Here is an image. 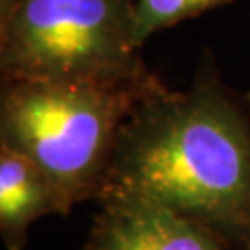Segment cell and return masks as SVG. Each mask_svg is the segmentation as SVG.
Instances as JSON below:
<instances>
[{
  "label": "cell",
  "instance_id": "obj_1",
  "mask_svg": "<svg viewBox=\"0 0 250 250\" xmlns=\"http://www.w3.org/2000/svg\"><path fill=\"white\" fill-rule=\"evenodd\" d=\"M141 197L250 250V102L204 50L188 89L165 85L134 106L119 132L100 198Z\"/></svg>",
  "mask_w": 250,
  "mask_h": 250
},
{
  "label": "cell",
  "instance_id": "obj_6",
  "mask_svg": "<svg viewBox=\"0 0 250 250\" xmlns=\"http://www.w3.org/2000/svg\"><path fill=\"white\" fill-rule=\"evenodd\" d=\"M226 2L232 0H137L134 22L135 45L141 48L154 34Z\"/></svg>",
  "mask_w": 250,
  "mask_h": 250
},
{
  "label": "cell",
  "instance_id": "obj_8",
  "mask_svg": "<svg viewBox=\"0 0 250 250\" xmlns=\"http://www.w3.org/2000/svg\"><path fill=\"white\" fill-rule=\"evenodd\" d=\"M247 100L250 102V89H249V93H247Z\"/></svg>",
  "mask_w": 250,
  "mask_h": 250
},
{
  "label": "cell",
  "instance_id": "obj_3",
  "mask_svg": "<svg viewBox=\"0 0 250 250\" xmlns=\"http://www.w3.org/2000/svg\"><path fill=\"white\" fill-rule=\"evenodd\" d=\"M137 0H19L0 19L2 82H143Z\"/></svg>",
  "mask_w": 250,
  "mask_h": 250
},
{
  "label": "cell",
  "instance_id": "obj_7",
  "mask_svg": "<svg viewBox=\"0 0 250 250\" xmlns=\"http://www.w3.org/2000/svg\"><path fill=\"white\" fill-rule=\"evenodd\" d=\"M19 0H0V19L8 17L9 11L17 6Z\"/></svg>",
  "mask_w": 250,
  "mask_h": 250
},
{
  "label": "cell",
  "instance_id": "obj_5",
  "mask_svg": "<svg viewBox=\"0 0 250 250\" xmlns=\"http://www.w3.org/2000/svg\"><path fill=\"white\" fill-rule=\"evenodd\" d=\"M48 213L62 215V208L45 172L0 146V233L6 249H24L30 224Z\"/></svg>",
  "mask_w": 250,
  "mask_h": 250
},
{
  "label": "cell",
  "instance_id": "obj_4",
  "mask_svg": "<svg viewBox=\"0 0 250 250\" xmlns=\"http://www.w3.org/2000/svg\"><path fill=\"white\" fill-rule=\"evenodd\" d=\"M83 250H232L202 224L141 197L100 198Z\"/></svg>",
  "mask_w": 250,
  "mask_h": 250
},
{
  "label": "cell",
  "instance_id": "obj_2",
  "mask_svg": "<svg viewBox=\"0 0 250 250\" xmlns=\"http://www.w3.org/2000/svg\"><path fill=\"white\" fill-rule=\"evenodd\" d=\"M163 87L143 82H2L0 146L45 172L62 215L97 200L117 137L141 99Z\"/></svg>",
  "mask_w": 250,
  "mask_h": 250
}]
</instances>
